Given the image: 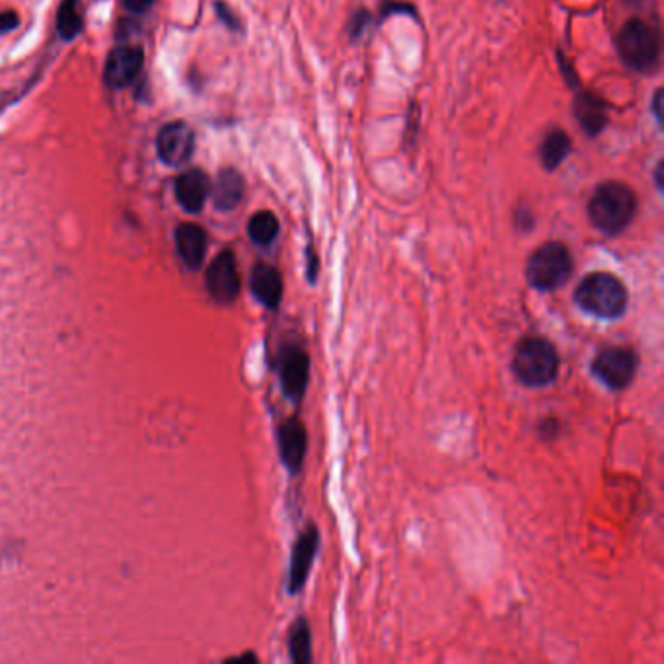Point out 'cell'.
I'll return each instance as SVG.
<instances>
[{"label":"cell","instance_id":"1","mask_svg":"<svg viewBox=\"0 0 664 664\" xmlns=\"http://www.w3.org/2000/svg\"><path fill=\"white\" fill-rule=\"evenodd\" d=\"M586 213L598 232L614 238L634 223L637 213V195L624 181L609 180L598 185L586 205Z\"/></svg>","mask_w":664,"mask_h":664},{"label":"cell","instance_id":"2","mask_svg":"<svg viewBox=\"0 0 664 664\" xmlns=\"http://www.w3.org/2000/svg\"><path fill=\"white\" fill-rule=\"evenodd\" d=\"M616 49L626 67L637 74H652L660 67V34L645 20L629 18L618 31Z\"/></svg>","mask_w":664,"mask_h":664},{"label":"cell","instance_id":"3","mask_svg":"<svg viewBox=\"0 0 664 664\" xmlns=\"http://www.w3.org/2000/svg\"><path fill=\"white\" fill-rule=\"evenodd\" d=\"M624 282L609 273H591L575 290V302L586 314L601 320H616L627 308Z\"/></svg>","mask_w":664,"mask_h":664},{"label":"cell","instance_id":"4","mask_svg":"<svg viewBox=\"0 0 664 664\" xmlns=\"http://www.w3.org/2000/svg\"><path fill=\"white\" fill-rule=\"evenodd\" d=\"M513 370L528 388L550 386L559 373V355L543 337H526L517 347Z\"/></svg>","mask_w":664,"mask_h":664},{"label":"cell","instance_id":"5","mask_svg":"<svg viewBox=\"0 0 664 664\" xmlns=\"http://www.w3.org/2000/svg\"><path fill=\"white\" fill-rule=\"evenodd\" d=\"M573 273L569 248L561 242H548L530 256L526 264V281L536 290L550 292L563 287Z\"/></svg>","mask_w":664,"mask_h":664},{"label":"cell","instance_id":"6","mask_svg":"<svg viewBox=\"0 0 664 664\" xmlns=\"http://www.w3.org/2000/svg\"><path fill=\"white\" fill-rule=\"evenodd\" d=\"M637 355L626 347H606L593 361V373L609 390L627 388L637 374Z\"/></svg>","mask_w":664,"mask_h":664},{"label":"cell","instance_id":"7","mask_svg":"<svg viewBox=\"0 0 664 664\" xmlns=\"http://www.w3.org/2000/svg\"><path fill=\"white\" fill-rule=\"evenodd\" d=\"M281 388L289 399L300 404L310 378V357L298 345H285L277 358Z\"/></svg>","mask_w":664,"mask_h":664},{"label":"cell","instance_id":"8","mask_svg":"<svg viewBox=\"0 0 664 664\" xmlns=\"http://www.w3.org/2000/svg\"><path fill=\"white\" fill-rule=\"evenodd\" d=\"M193 129L183 122H172L160 129L156 137V150L160 160L168 166H181L193 155Z\"/></svg>","mask_w":664,"mask_h":664},{"label":"cell","instance_id":"9","mask_svg":"<svg viewBox=\"0 0 664 664\" xmlns=\"http://www.w3.org/2000/svg\"><path fill=\"white\" fill-rule=\"evenodd\" d=\"M206 289L216 302L231 304L240 292V275H238L236 257L231 249H224L213 259L206 271Z\"/></svg>","mask_w":664,"mask_h":664},{"label":"cell","instance_id":"10","mask_svg":"<svg viewBox=\"0 0 664 664\" xmlns=\"http://www.w3.org/2000/svg\"><path fill=\"white\" fill-rule=\"evenodd\" d=\"M320 546V534L315 526H308L298 536L295 548H292V558H290V567H289V593L297 594L302 591L304 583H307L310 569L318 553Z\"/></svg>","mask_w":664,"mask_h":664},{"label":"cell","instance_id":"11","mask_svg":"<svg viewBox=\"0 0 664 664\" xmlns=\"http://www.w3.org/2000/svg\"><path fill=\"white\" fill-rule=\"evenodd\" d=\"M145 53L139 47H119L105 61L104 80L112 88H125L143 71Z\"/></svg>","mask_w":664,"mask_h":664},{"label":"cell","instance_id":"12","mask_svg":"<svg viewBox=\"0 0 664 664\" xmlns=\"http://www.w3.org/2000/svg\"><path fill=\"white\" fill-rule=\"evenodd\" d=\"M571 112L581 125L583 133L589 137H598L608 125V104L602 96L591 90L576 92L571 104Z\"/></svg>","mask_w":664,"mask_h":664},{"label":"cell","instance_id":"13","mask_svg":"<svg viewBox=\"0 0 664 664\" xmlns=\"http://www.w3.org/2000/svg\"><path fill=\"white\" fill-rule=\"evenodd\" d=\"M277 441L281 458L285 462L287 470L290 474H298L302 470L304 456H307L308 450V434L302 421L297 417H290L285 423H281Z\"/></svg>","mask_w":664,"mask_h":664},{"label":"cell","instance_id":"14","mask_svg":"<svg viewBox=\"0 0 664 664\" xmlns=\"http://www.w3.org/2000/svg\"><path fill=\"white\" fill-rule=\"evenodd\" d=\"M211 180L199 168L183 172L176 180V199L188 213H199L211 195Z\"/></svg>","mask_w":664,"mask_h":664},{"label":"cell","instance_id":"15","mask_svg":"<svg viewBox=\"0 0 664 664\" xmlns=\"http://www.w3.org/2000/svg\"><path fill=\"white\" fill-rule=\"evenodd\" d=\"M254 297L269 310H277L282 298V277L279 269L267 264H257L249 277Z\"/></svg>","mask_w":664,"mask_h":664},{"label":"cell","instance_id":"16","mask_svg":"<svg viewBox=\"0 0 664 664\" xmlns=\"http://www.w3.org/2000/svg\"><path fill=\"white\" fill-rule=\"evenodd\" d=\"M214 206L219 211H234L246 193V181L242 173L236 168H224L216 176V181L211 188Z\"/></svg>","mask_w":664,"mask_h":664},{"label":"cell","instance_id":"17","mask_svg":"<svg viewBox=\"0 0 664 664\" xmlns=\"http://www.w3.org/2000/svg\"><path fill=\"white\" fill-rule=\"evenodd\" d=\"M176 246L183 259V264L189 269H199L206 254V234L198 224H181L176 231Z\"/></svg>","mask_w":664,"mask_h":664},{"label":"cell","instance_id":"18","mask_svg":"<svg viewBox=\"0 0 664 664\" xmlns=\"http://www.w3.org/2000/svg\"><path fill=\"white\" fill-rule=\"evenodd\" d=\"M571 150H573L571 137L565 133L563 129L555 127V129L548 130V135L542 139L540 148H538V156H540V162H542L543 168H546L548 172H555L563 164L565 160H567V156L571 155Z\"/></svg>","mask_w":664,"mask_h":664},{"label":"cell","instance_id":"19","mask_svg":"<svg viewBox=\"0 0 664 664\" xmlns=\"http://www.w3.org/2000/svg\"><path fill=\"white\" fill-rule=\"evenodd\" d=\"M281 224L277 216L271 211H257L252 214V219L248 223V234L252 238V242L257 246H271L279 236Z\"/></svg>","mask_w":664,"mask_h":664},{"label":"cell","instance_id":"20","mask_svg":"<svg viewBox=\"0 0 664 664\" xmlns=\"http://www.w3.org/2000/svg\"><path fill=\"white\" fill-rule=\"evenodd\" d=\"M289 652L292 662L308 664L312 662V635L307 618H298L289 631Z\"/></svg>","mask_w":664,"mask_h":664},{"label":"cell","instance_id":"21","mask_svg":"<svg viewBox=\"0 0 664 664\" xmlns=\"http://www.w3.org/2000/svg\"><path fill=\"white\" fill-rule=\"evenodd\" d=\"M84 28V18L80 13L79 0H63L57 13V31L64 41H71L80 34Z\"/></svg>","mask_w":664,"mask_h":664},{"label":"cell","instance_id":"22","mask_svg":"<svg viewBox=\"0 0 664 664\" xmlns=\"http://www.w3.org/2000/svg\"><path fill=\"white\" fill-rule=\"evenodd\" d=\"M370 24H373V14H370L366 8L355 10L349 18V24H347V34H349V39L351 41L361 39L366 34Z\"/></svg>","mask_w":664,"mask_h":664},{"label":"cell","instance_id":"23","mask_svg":"<svg viewBox=\"0 0 664 664\" xmlns=\"http://www.w3.org/2000/svg\"><path fill=\"white\" fill-rule=\"evenodd\" d=\"M391 14H408L416 20L419 16L417 8L411 3H406V0H382V6H380V21Z\"/></svg>","mask_w":664,"mask_h":664},{"label":"cell","instance_id":"24","mask_svg":"<svg viewBox=\"0 0 664 664\" xmlns=\"http://www.w3.org/2000/svg\"><path fill=\"white\" fill-rule=\"evenodd\" d=\"M558 61H559V64H561V71H563V74H565V79H567V84L571 86L573 90L579 88V76H576V72H575L573 63H571L567 57H565L561 51H558Z\"/></svg>","mask_w":664,"mask_h":664},{"label":"cell","instance_id":"25","mask_svg":"<svg viewBox=\"0 0 664 664\" xmlns=\"http://www.w3.org/2000/svg\"><path fill=\"white\" fill-rule=\"evenodd\" d=\"M214 8H216V14H219V18L224 21V24L228 28H231V29H240V21H238V18L234 16L232 10L228 8L224 3H221V0H219V3L214 4Z\"/></svg>","mask_w":664,"mask_h":664},{"label":"cell","instance_id":"26","mask_svg":"<svg viewBox=\"0 0 664 664\" xmlns=\"http://www.w3.org/2000/svg\"><path fill=\"white\" fill-rule=\"evenodd\" d=\"M18 24H20L18 14L13 13V10H6V13H0V36L16 29Z\"/></svg>","mask_w":664,"mask_h":664},{"label":"cell","instance_id":"27","mask_svg":"<svg viewBox=\"0 0 664 664\" xmlns=\"http://www.w3.org/2000/svg\"><path fill=\"white\" fill-rule=\"evenodd\" d=\"M307 256H308V264H307V275H308V281H310V282H314V281H315V275H318V265H320V261H318V256H315V252H314L312 244H310V246H308V249H307Z\"/></svg>","mask_w":664,"mask_h":664},{"label":"cell","instance_id":"28","mask_svg":"<svg viewBox=\"0 0 664 664\" xmlns=\"http://www.w3.org/2000/svg\"><path fill=\"white\" fill-rule=\"evenodd\" d=\"M155 3H156V0H123V4H125L129 13H135V14L147 13V10Z\"/></svg>","mask_w":664,"mask_h":664},{"label":"cell","instance_id":"29","mask_svg":"<svg viewBox=\"0 0 664 664\" xmlns=\"http://www.w3.org/2000/svg\"><path fill=\"white\" fill-rule=\"evenodd\" d=\"M662 90L659 88L657 92H655V96H652V102H651V112H652V115H655L657 117V122H659V125H662Z\"/></svg>","mask_w":664,"mask_h":664},{"label":"cell","instance_id":"30","mask_svg":"<svg viewBox=\"0 0 664 664\" xmlns=\"http://www.w3.org/2000/svg\"><path fill=\"white\" fill-rule=\"evenodd\" d=\"M517 224L520 228H525V231H530L532 226H534V219H532V214L528 213V209H520L518 214H517Z\"/></svg>","mask_w":664,"mask_h":664},{"label":"cell","instance_id":"31","mask_svg":"<svg viewBox=\"0 0 664 664\" xmlns=\"http://www.w3.org/2000/svg\"><path fill=\"white\" fill-rule=\"evenodd\" d=\"M662 166H664V162L659 160V164H657L655 172H652V173H655V183H657L659 191H662Z\"/></svg>","mask_w":664,"mask_h":664},{"label":"cell","instance_id":"32","mask_svg":"<svg viewBox=\"0 0 664 664\" xmlns=\"http://www.w3.org/2000/svg\"><path fill=\"white\" fill-rule=\"evenodd\" d=\"M622 3H624L626 6L639 8V6H643V4H645V0H622Z\"/></svg>","mask_w":664,"mask_h":664}]
</instances>
